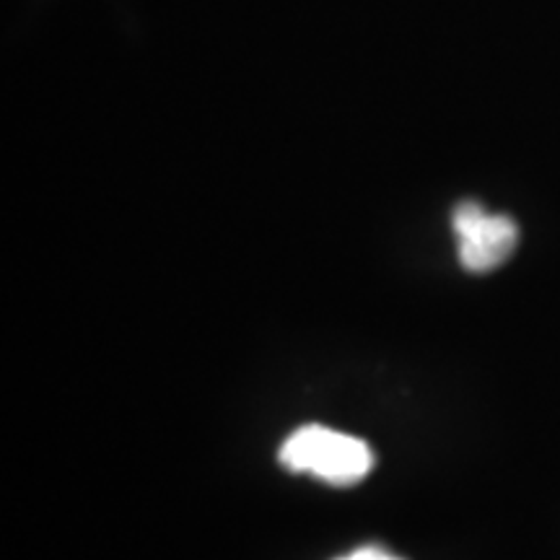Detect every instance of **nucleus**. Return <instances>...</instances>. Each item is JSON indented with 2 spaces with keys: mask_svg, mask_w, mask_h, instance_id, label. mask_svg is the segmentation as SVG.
Segmentation results:
<instances>
[{
  "mask_svg": "<svg viewBox=\"0 0 560 560\" xmlns=\"http://www.w3.org/2000/svg\"><path fill=\"white\" fill-rule=\"evenodd\" d=\"M280 465L293 472H310L330 486H353L374 467L366 441L325 425H301L280 446Z\"/></svg>",
  "mask_w": 560,
  "mask_h": 560,
  "instance_id": "f257e3e1",
  "label": "nucleus"
},
{
  "mask_svg": "<svg viewBox=\"0 0 560 560\" xmlns=\"http://www.w3.org/2000/svg\"><path fill=\"white\" fill-rule=\"evenodd\" d=\"M459 262L470 272H490L514 255L520 229L509 215L488 213L478 202H462L452 215Z\"/></svg>",
  "mask_w": 560,
  "mask_h": 560,
  "instance_id": "f03ea898",
  "label": "nucleus"
},
{
  "mask_svg": "<svg viewBox=\"0 0 560 560\" xmlns=\"http://www.w3.org/2000/svg\"><path fill=\"white\" fill-rule=\"evenodd\" d=\"M338 560H402V558L392 556V552L382 550V548H361V550L350 552V556L338 558Z\"/></svg>",
  "mask_w": 560,
  "mask_h": 560,
  "instance_id": "7ed1b4c3",
  "label": "nucleus"
}]
</instances>
